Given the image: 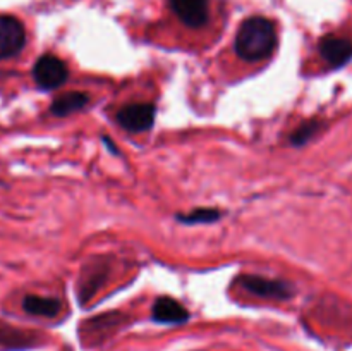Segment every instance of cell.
<instances>
[{
	"label": "cell",
	"mask_w": 352,
	"mask_h": 351,
	"mask_svg": "<svg viewBox=\"0 0 352 351\" xmlns=\"http://www.w3.org/2000/svg\"><path fill=\"white\" fill-rule=\"evenodd\" d=\"M23 308L26 310L31 315L38 317H55L60 312L62 305L58 299L47 298V296H38V295H28L23 299Z\"/></svg>",
	"instance_id": "10"
},
{
	"label": "cell",
	"mask_w": 352,
	"mask_h": 351,
	"mask_svg": "<svg viewBox=\"0 0 352 351\" xmlns=\"http://www.w3.org/2000/svg\"><path fill=\"white\" fill-rule=\"evenodd\" d=\"M318 48L322 57L332 67H342L352 58V40L349 38L329 34V36L322 38Z\"/></svg>",
	"instance_id": "7"
},
{
	"label": "cell",
	"mask_w": 352,
	"mask_h": 351,
	"mask_svg": "<svg viewBox=\"0 0 352 351\" xmlns=\"http://www.w3.org/2000/svg\"><path fill=\"white\" fill-rule=\"evenodd\" d=\"M151 317L158 323H184L188 322L189 312L174 298L162 296L153 303Z\"/></svg>",
	"instance_id": "8"
},
{
	"label": "cell",
	"mask_w": 352,
	"mask_h": 351,
	"mask_svg": "<svg viewBox=\"0 0 352 351\" xmlns=\"http://www.w3.org/2000/svg\"><path fill=\"white\" fill-rule=\"evenodd\" d=\"M89 102V96L82 92H67L58 95L52 103V112L57 117L69 116L78 110L85 109L86 103Z\"/></svg>",
	"instance_id": "9"
},
{
	"label": "cell",
	"mask_w": 352,
	"mask_h": 351,
	"mask_svg": "<svg viewBox=\"0 0 352 351\" xmlns=\"http://www.w3.org/2000/svg\"><path fill=\"white\" fill-rule=\"evenodd\" d=\"M320 127H322V124H320L318 120H308V123L301 124V126L292 133V145H294V147H302V145H306L316 133H318Z\"/></svg>",
	"instance_id": "13"
},
{
	"label": "cell",
	"mask_w": 352,
	"mask_h": 351,
	"mask_svg": "<svg viewBox=\"0 0 352 351\" xmlns=\"http://www.w3.org/2000/svg\"><path fill=\"white\" fill-rule=\"evenodd\" d=\"M117 123L129 133H143L155 123V107L151 103H129L117 112Z\"/></svg>",
	"instance_id": "4"
},
{
	"label": "cell",
	"mask_w": 352,
	"mask_h": 351,
	"mask_svg": "<svg viewBox=\"0 0 352 351\" xmlns=\"http://www.w3.org/2000/svg\"><path fill=\"white\" fill-rule=\"evenodd\" d=\"M34 81L43 89H55L64 85L69 78L67 65L55 55H43L36 61L33 67Z\"/></svg>",
	"instance_id": "2"
},
{
	"label": "cell",
	"mask_w": 352,
	"mask_h": 351,
	"mask_svg": "<svg viewBox=\"0 0 352 351\" xmlns=\"http://www.w3.org/2000/svg\"><path fill=\"white\" fill-rule=\"evenodd\" d=\"M175 16L189 28H201L208 21V0H168Z\"/></svg>",
	"instance_id": "6"
},
{
	"label": "cell",
	"mask_w": 352,
	"mask_h": 351,
	"mask_svg": "<svg viewBox=\"0 0 352 351\" xmlns=\"http://www.w3.org/2000/svg\"><path fill=\"white\" fill-rule=\"evenodd\" d=\"M277 47V31L267 17H250L241 24L236 36V52L248 62H260L270 57Z\"/></svg>",
	"instance_id": "1"
},
{
	"label": "cell",
	"mask_w": 352,
	"mask_h": 351,
	"mask_svg": "<svg viewBox=\"0 0 352 351\" xmlns=\"http://www.w3.org/2000/svg\"><path fill=\"white\" fill-rule=\"evenodd\" d=\"M177 220L184 224H208L220 219V212L217 209H196L188 213H179Z\"/></svg>",
	"instance_id": "12"
},
{
	"label": "cell",
	"mask_w": 352,
	"mask_h": 351,
	"mask_svg": "<svg viewBox=\"0 0 352 351\" xmlns=\"http://www.w3.org/2000/svg\"><path fill=\"white\" fill-rule=\"evenodd\" d=\"M244 289L251 291L253 295L263 296L272 299H289L294 295V288L289 282L275 281V279L260 277V275H243L239 279Z\"/></svg>",
	"instance_id": "5"
},
{
	"label": "cell",
	"mask_w": 352,
	"mask_h": 351,
	"mask_svg": "<svg viewBox=\"0 0 352 351\" xmlns=\"http://www.w3.org/2000/svg\"><path fill=\"white\" fill-rule=\"evenodd\" d=\"M26 43L23 23L12 16H0V58H10L19 54Z\"/></svg>",
	"instance_id": "3"
},
{
	"label": "cell",
	"mask_w": 352,
	"mask_h": 351,
	"mask_svg": "<svg viewBox=\"0 0 352 351\" xmlns=\"http://www.w3.org/2000/svg\"><path fill=\"white\" fill-rule=\"evenodd\" d=\"M0 344L7 348H28L33 344V337L14 327L0 326Z\"/></svg>",
	"instance_id": "11"
}]
</instances>
